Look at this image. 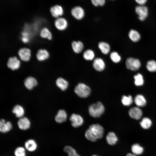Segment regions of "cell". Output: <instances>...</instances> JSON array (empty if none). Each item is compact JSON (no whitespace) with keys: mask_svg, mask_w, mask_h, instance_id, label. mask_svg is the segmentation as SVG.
<instances>
[{"mask_svg":"<svg viewBox=\"0 0 156 156\" xmlns=\"http://www.w3.org/2000/svg\"><path fill=\"white\" fill-rule=\"evenodd\" d=\"M104 111L103 105L100 102L92 104L89 107L90 115L94 118L100 117L104 113Z\"/></svg>","mask_w":156,"mask_h":156,"instance_id":"obj_1","label":"cell"},{"mask_svg":"<svg viewBox=\"0 0 156 156\" xmlns=\"http://www.w3.org/2000/svg\"><path fill=\"white\" fill-rule=\"evenodd\" d=\"M74 91L80 97L86 98L90 95L91 89L86 84L82 83H79L75 87Z\"/></svg>","mask_w":156,"mask_h":156,"instance_id":"obj_2","label":"cell"},{"mask_svg":"<svg viewBox=\"0 0 156 156\" xmlns=\"http://www.w3.org/2000/svg\"><path fill=\"white\" fill-rule=\"evenodd\" d=\"M88 129L97 139L101 138L104 133V129L98 124H94L90 126Z\"/></svg>","mask_w":156,"mask_h":156,"instance_id":"obj_3","label":"cell"},{"mask_svg":"<svg viewBox=\"0 0 156 156\" xmlns=\"http://www.w3.org/2000/svg\"><path fill=\"white\" fill-rule=\"evenodd\" d=\"M125 64L127 68L133 71L138 70L141 66L140 60L137 59L132 57H129L127 59Z\"/></svg>","mask_w":156,"mask_h":156,"instance_id":"obj_4","label":"cell"},{"mask_svg":"<svg viewBox=\"0 0 156 156\" xmlns=\"http://www.w3.org/2000/svg\"><path fill=\"white\" fill-rule=\"evenodd\" d=\"M135 11L138 16V18L141 21L145 19L148 15V10L147 7L139 5L136 7Z\"/></svg>","mask_w":156,"mask_h":156,"instance_id":"obj_5","label":"cell"},{"mask_svg":"<svg viewBox=\"0 0 156 156\" xmlns=\"http://www.w3.org/2000/svg\"><path fill=\"white\" fill-rule=\"evenodd\" d=\"M92 66L96 71L101 72L105 69V63L103 59L100 57H97L93 60Z\"/></svg>","mask_w":156,"mask_h":156,"instance_id":"obj_6","label":"cell"},{"mask_svg":"<svg viewBox=\"0 0 156 156\" xmlns=\"http://www.w3.org/2000/svg\"><path fill=\"white\" fill-rule=\"evenodd\" d=\"M72 16L76 19L81 20L82 19L85 15L83 9L80 6H77L73 8L71 10Z\"/></svg>","mask_w":156,"mask_h":156,"instance_id":"obj_7","label":"cell"},{"mask_svg":"<svg viewBox=\"0 0 156 156\" xmlns=\"http://www.w3.org/2000/svg\"><path fill=\"white\" fill-rule=\"evenodd\" d=\"M54 25L56 28L60 31L66 29L68 26L67 20L63 17H59L56 18L54 22Z\"/></svg>","mask_w":156,"mask_h":156,"instance_id":"obj_8","label":"cell"},{"mask_svg":"<svg viewBox=\"0 0 156 156\" xmlns=\"http://www.w3.org/2000/svg\"><path fill=\"white\" fill-rule=\"evenodd\" d=\"M70 120L73 127L75 128L79 127L83 124V118L80 115L75 114H72Z\"/></svg>","mask_w":156,"mask_h":156,"instance_id":"obj_9","label":"cell"},{"mask_svg":"<svg viewBox=\"0 0 156 156\" xmlns=\"http://www.w3.org/2000/svg\"><path fill=\"white\" fill-rule=\"evenodd\" d=\"M31 51L27 48L20 49L18 52V55L20 59L23 61L27 62L30 60L31 57Z\"/></svg>","mask_w":156,"mask_h":156,"instance_id":"obj_10","label":"cell"},{"mask_svg":"<svg viewBox=\"0 0 156 156\" xmlns=\"http://www.w3.org/2000/svg\"><path fill=\"white\" fill-rule=\"evenodd\" d=\"M50 11L52 16L57 18L62 16L64 14V10L62 7L58 5L52 6L50 9Z\"/></svg>","mask_w":156,"mask_h":156,"instance_id":"obj_11","label":"cell"},{"mask_svg":"<svg viewBox=\"0 0 156 156\" xmlns=\"http://www.w3.org/2000/svg\"><path fill=\"white\" fill-rule=\"evenodd\" d=\"M20 62L16 57H10L8 60L7 65L8 67L13 70L18 69L20 66Z\"/></svg>","mask_w":156,"mask_h":156,"instance_id":"obj_12","label":"cell"},{"mask_svg":"<svg viewBox=\"0 0 156 156\" xmlns=\"http://www.w3.org/2000/svg\"><path fill=\"white\" fill-rule=\"evenodd\" d=\"M129 114L131 118L139 120L142 116V113L141 110L139 107H133L129 110Z\"/></svg>","mask_w":156,"mask_h":156,"instance_id":"obj_13","label":"cell"},{"mask_svg":"<svg viewBox=\"0 0 156 156\" xmlns=\"http://www.w3.org/2000/svg\"><path fill=\"white\" fill-rule=\"evenodd\" d=\"M72 49L73 52L76 53H81L84 48L83 43L80 41H74L71 43Z\"/></svg>","mask_w":156,"mask_h":156,"instance_id":"obj_14","label":"cell"},{"mask_svg":"<svg viewBox=\"0 0 156 156\" xmlns=\"http://www.w3.org/2000/svg\"><path fill=\"white\" fill-rule=\"evenodd\" d=\"M17 124L19 128L21 130H26L28 129L30 125L29 120L24 117L20 118L18 121Z\"/></svg>","mask_w":156,"mask_h":156,"instance_id":"obj_15","label":"cell"},{"mask_svg":"<svg viewBox=\"0 0 156 156\" xmlns=\"http://www.w3.org/2000/svg\"><path fill=\"white\" fill-rule=\"evenodd\" d=\"M12 128V125L10 122H5L4 119H1L0 121V131L3 133L8 132Z\"/></svg>","mask_w":156,"mask_h":156,"instance_id":"obj_16","label":"cell"},{"mask_svg":"<svg viewBox=\"0 0 156 156\" xmlns=\"http://www.w3.org/2000/svg\"><path fill=\"white\" fill-rule=\"evenodd\" d=\"M24 84L27 89L31 90L37 85V82L36 79L34 77H29L25 79Z\"/></svg>","mask_w":156,"mask_h":156,"instance_id":"obj_17","label":"cell"},{"mask_svg":"<svg viewBox=\"0 0 156 156\" xmlns=\"http://www.w3.org/2000/svg\"><path fill=\"white\" fill-rule=\"evenodd\" d=\"M98 47L101 52L104 54L107 55L110 51V47L106 42L101 41L98 44Z\"/></svg>","mask_w":156,"mask_h":156,"instance_id":"obj_18","label":"cell"},{"mask_svg":"<svg viewBox=\"0 0 156 156\" xmlns=\"http://www.w3.org/2000/svg\"><path fill=\"white\" fill-rule=\"evenodd\" d=\"M67 114L64 110H59L55 116L56 121L59 123H61L65 122L67 119Z\"/></svg>","mask_w":156,"mask_h":156,"instance_id":"obj_19","label":"cell"},{"mask_svg":"<svg viewBox=\"0 0 156 156\" xmlns=\"http://www.w3.org/2000/svg\"><path fill=\"white\" fill-rule=\"evenodd\" d=\"M36 57L38 60L42 61L48 59L49 57V54L46 50L41 49L38 51Z\"/></svg>","mask_w":156,"mask_h":156,"instance_id":"obj_20","label":"cell"},{"mask_svg":"<svg viewBox=\"0 0 156 156\" xmlns=\"http://www.w3.org/2000/svg\"><path fill=\"white\" fill-rule=\"evenodd\" d=\"M25 146L26 148L30 152L35 151L37 147V144L36 142L33 139L27 140L25 143Z\"/></svg>","mask_w":156,"mask_h":156,"instance_id":"obj_21","label":"cell"},{"mask_svg":"<svg viewBox=\"0 0 156 156\" xmlns=\"http://www.w3.org/2000/svg\"><path fill=\"white\" fill-rule=\"evenodd\" d=\"M107 143L111 145H114L117 143L118 138L115 134L113 132H109L106 137Z\"/></svg>","mask_w":156,"mask_h":156,"instance_id":"obj_22","label":"cell"},{"mask_svg":"<svg viewBox=\"0 0 156 156\" xmlns=\"http://www.w3.org/2000/svg\"><path fill=\"white\" fill-rule=\"evenodd\" d=\"M134 101L138 107H142L145 105L146 100L144 97L141 94H138L135 97Z\"/></svg>","mask_w":156,"mask_h":156,"instance_id":"obj_23","label":"cell"},{"mask_svg":"<svg viewBox=\"0 0 156 156\" xmlns=\"http://www.w3.org/2000/svg\"><path fill=\"white\" fill-rule=\"evenodd\" d=\"M56 83L57 86L62 90L67 89L68 86V83L62 78H58L56 81Z\"/></svg>","mask_w":156,"mask_h":156,"instance_id":"obj_24","label":"cell"},{"mask_svg":"<svg viewBox=\"0 0 156 156\" xmlns=\"http://www.w3.org/2000/svg\"><path fill=\"white\" fill-rule=\"evenodd\" d=\"M83 58L87 61H92L95 58V54L92 49H88L85 50L83 53Z\"/></svg>","mask_w":156,"mask_h":156,"instance_id":"obj_25","label":"cell"},{"mask_svg":"<svg viewBox=\"0 0 156 156\" xmlns=\"http://www.w3.org/2000/svg\"><path fill=\"white\" fill-rule=\"evenodd\" d=\"M132 153L137 155H141L144 151V148L138 144H133L131 147Z\"/></svg>","mask_w":156,"mask_h":156,"instance_id":"obj_26","label":"cell"},{"mask_svg":"<svg viewBox=\"0 0 156 156\" xmlns=\"http://www.w3.org/2000/svg\"><path fill=\"white\" fill-rule=\"evenodd\" d=\"M129 36L130 39L133 42H137L140 39L139 33L136 30L131 29L129 33Z\"/></svg>","mask_w":156,"mask_h":156,"instance_id":"obj_27","label":"cell"},{"mask_svg":"<svg viewBox=\"0 0 156 156\" xmlns=\"http://www.w3.org/2000/svg\"><path fill=\"white\" fill-rule=\"evenodd\" d=\"M12 112L18 118L22 117L24 113V111L23 108L19 105H15L13 107Z\"/></svg>","mask_w":156,"mask_h":156,"instance_id":"obj_28","label":"cell"},{"mask_svg":"<svg viewBox=\"0 0 156 156\" xmlns=\"http://www.w3.org/2000/svg\"><path fill=\"white\" fill-rule=\"evenodd\" d=\"M40 35L41 37L49 40H51L52 38L51 33L46 27L43 28L41 29L40 32Z\"/></svg>","mask_w":156,"mask_h":156,"instance_id":"obj_29","label":"cell"},{"mask_svg":"<svg viewBox=\"0 0 156 156\" xmlns=\"http://www.w3.org/2000/svg\"><path fill=\"white\" fill-rule=\"evenodd\" d=\"M152 122L149 118L147 117L143 118L140 123L141 127L144 129H148L151 126Z\"/></svg>","mask_w":156,"mask_h":156,"instance_id":"obj_30","label":"cell"},{"mask_svg":"<svg viewBox=\"0 0 156 156\" xmlns=\"http://www.w3.org/2000/svg\"><path fill=\"white\" fill-rule=\"evenodd\" d=\"M135 84L137 86H140L143 85L144 80L142 75L140 73H138L134 75Z\"/></svg>","mask_w":156,"mask_h":156,"instance_id":"obj_31","label":"cell"},{"mask_svg":"<svg viewBox=\"0 0 156 156\" xmlns=\"http://www.w3.org/2000/svg\"><path fill=\"white\" fill-rule=\"evenodd\" d=\"M146 68L147 70L150 72L156 71V62L153 60L148 61L146 63Z\"/></svg>","mask_w":156,"mask_h":156,"instance_id":"obj_32","label":"cell"},{"mask_svg":"<svg viewBox=\"0 0 156 156\" xmlns=\"http://www.w3.org/2000/svg\"><path fill=\"white\" fill-rule=\"evenodd\" d=\"M64 150V152L68 154V156H80L77 153L75 150L70 146H65Z\"/></svg>","mask_w":156,"mask_h":156,"instance_id":"obj_33","label":"cell"},{"mask_svg":"<svg viewBox=\"0 0 156 156\" xmlns=\"http://www.w3.org/2000/svg\"><path fill=\"white\" fill-rule=\"evenodd\" d=\"M133 101L132 97L131 95L127 96L124 95L122 96L121 101L122 104L125 106L130 105L132 103Z\"/></svg>","mask_w":156,"mask_h":156,"instance_id":"obj_34","label":"cell"},{"mask_svg":"<svg viewBox=\"0 0 156 156\" xmlns=\"http://www.w3.org/2000/svg\"><path fill=\"white\" fill-rule=\"evenodd\" d=\"M110 57L111 60L114 63H118L121 60L120 56L116 51L112 52L110 54Z\"/></svg>","mask_w":156,"mask_h":156,"instance_id":"obj_35","label":"cell"},{"mask_svg":"<svg viewBox=\"0 0 156 156\" xmlns=\"http://www.w3.org/2000/svg\"><path fill=\"white\" fill-rule=\"evenodd\" d=\"M14 154L15 156H26L25 149L22 147H18L15 150Z\"/></svg>","mask_w":156,"mask_h":156,"instance_id":"obj_36","label":"cell"},{"mask_svg":"<svg viewBox=\"0 0 156 156\" xmlns=\"http://www.w3.org/2000/svg\"><path fill=\"white\" fill-rule=\"evenodd\" d=\"M85 136L87 140L91 142H95L97 140V139L91 133L88 129L85 132Z\"/></svg>","mask_w":156,"mask_h":156,"instance_id":"obj_37","label":"cell"},{"mask_svg":"<svg viewBox=\"0 0 156 156\" xmlns=\"http://www.w3.org/2000/svg\"><path fill=\"white\" fill-rule=\"evenodd\" d=\"M92 4L95 6H103L105 3V0H91Z\"/></svg>","mask_w":156,"mask_h":156,"instance_id":"obj_38","label":"cell"},{"mask_svg":"<svg viewBox=\"0 0 156 156\" xmlns=\"http://www.w3.org/2000/svg\"><path fill=\"white\" fill-rule=\"evenodd\" d=\"M29 36H22L21 38V40L24 43H26L28 42L29 41Z\"/></svg>","mask_w":156,"mask_h":156,"instance_id":"obj_39","label":"cell"},{"mask_svg":"<svg viewBox=\"0 0 156 156\" xmlns=\"http://www.w3.org/2000/svg\"><path fill=\"white\" fill-rule=\"evenodd\" d=\"M136 2L140 5H144L147 2V0H135Z\"/></svg>","mask_w":156,"mask_h":156,"instance_id":"obj_40","label":"cell"},{"mask_svg":"<svg viewBox=\"0 0 156 156\" xmlns=\"http://www.w3.org/2000/svg\"><path fill=\"white\" fill-rule=\"evenodd\" d=\"M126 156H138L133 153H129L127 154Z\"/></svg>","mask_w":156,"mask_h":156,"instance_id":"obj_41","label":"cell"},{"mask_svg":"<svg viewBox=\"0 0 156 156\" xmlns=\"http://www.w3.org/2000/svg\"><path fill=\"white\" fill-rule=\"evenodd\" d=\"M92 156H97L96 155H92Z\"/></svg>","mask_w":156,"mask_h":156,"instance_id":"obj_42","label":"cell"}]
</instances>
